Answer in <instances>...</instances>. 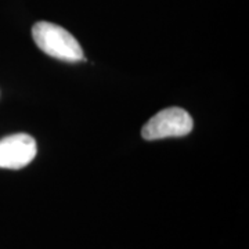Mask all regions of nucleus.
Masks as SVG:
<instances>
[{"label":"nucleus","mask_w":249,"mask_h":249,"mask_svg":"<svg viewBox=\"0 0 249 249\" xmlns=\"http://www.w3.org/2000/svg\"><path fill=\"white\" fill-rule=\"evenodd\" d=\"M32 37L37 47L50 57L68 62L83 60V50L73 36L60 25L40 21L32 28Z\"/></svg>","instance_id":"1"},{"label":"nucleus","mask_w":249,"mask_h":249,"mask_svg":"<svg viewBox=\"0 0 249 249\" xmlns=\"http://www.w3.org/2000/svg\"><path fill=\"white\" fill-rule=\"evenodd\" d=\"M193 118L183 108H166L155 114L144 124L142 134L145 140L181 137L193 130Z\"/></svg>","instance_id":"2"},{"label":"nucleus","mask_w":249,"mask_h":249,"mask_svg":"<svg viewBox=\"0 0 249 249\" xmlns=\"http://www.w3.org/2000/svg\"><path fill=\"white\" fill-rule=\"evenodd\" d=\"M36 157V142L32 136L17 133L0 140V168L21 169Z\"/></svg>","instance_id":"3"}]
</instances>
